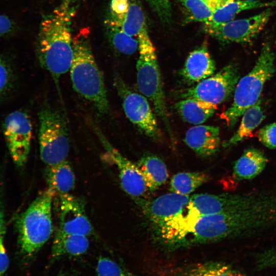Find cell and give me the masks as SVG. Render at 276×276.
<instances>
[{
	"label": "cell",
	"instance_id": "cell-1",
	"mask_svg": "<svg viewBox=\"0 0 276 276\" xmlns=\"http://www.w3.org/2000/svg\"><path fill=\"white\" fill-rule=\"evenodd\" d=\"M73 0H62L41 22L37 44L40 65L55 81L70 71L73 59L72 24L75 14Z\"/></svg>",
	"mask_w": 276,
	"mask_h": 276
},
{
	"label": "cell",
	"instance_id": "cell-2",
	"mask_svg": "<svg viewBox=\"0 0 276 276\" xmlns=\"http://www.w3.org/2000/svg\"><path fill=\"white\" fill-rule=\"evenodd\" d=\"M73 59L70 69L73 87L91 102L101 114H107L109 104L104 78L93 54L84 30L73 38Z\"/></svg>",
	"mask_w": 276,
	"mask_h": 276
},
{
	"label": "cell",
	"instance_id": "cell-3",
	"mask_svg": "<svg viewBox=\"0 0 276 276\" xmlns=\"http://www.w3.org/2000/svg\"><path fill=\"white\" fill-rule=\"evenodd\" d=\"M246 206L198 217L183 247L251 235L255 226L254 217Z\"/></svg>",
	"mask_w": 276,
	"mask_h": 276
},
{
	"label": "cell",
	"instance_id": "cell-4",
	"mask_svg": "<svg viewBox=\"0 0 276 276\" xmlns=\"http://www.w3.org/2000/svg\"><path fill=\"white\" fill-rule=\"evenodd\" d=\"M55 196L47 188L17 219L18 247L23 258L34 256L50 239L53 230L52 207Z\"/></svg>",
	"mask_w": 276,
	"mask_h": 276
},
{
	"label": "cell",
	"instance_id": "cell-5",
	"mask_svg": "<svg viewBox=\"0 0 276 276\" xmlns=\"http://www.w3.org/2000/svg\"><path fill=\"white\" fill-rule=\"evenodd\" d=\"M274 57L270 44L264 43L252 70L238 81L233 103L222 114L229 127L234 126L239 118L259 100L265 83L275 72Z\"/></svg>",
	"mask_w": 276,
	"mask_h": 276
},
{
	"label": "cell",
	"instance_id": "cell-6",
	"mask_svg": "<svg viewBox=\"0 0 276 276\" xmlns=\"http://www.w3.org/2000/svg\"><path fill=\"white\" fill-rule=\"evenodd\" d=\"M139 56L136 63V81L141 93L152 103L172 140L173 134L169 120L160 71L155 49L149 35L139 37Z\"/></svg>",
	"mask_w": 276,
	"mask_h": 276
},
{
	"label": "cell",
	"instance_id": "cell-7",
	"mask_svg": "<svg viewBox=\"0 0 276 276\" xmlns=\"http://www.w3.org/2000/svg\"><path fill=\"white\" fill-rule=\"evenodd\" d=\"M38 118L40 156L47 166L67 160L70 140L66 122L58 109L45 103L40 108Z\"/></svg>",
	"mask_w": 276,
	"mask_h": 276
},
{
	"label": "cell",
	"instance_id": "cell-8",
	"mask_svg": "<svg viewBox=\"0 0 276 276\" xmlns=\"http://www.w3.org/2000/svg\"><path fill=\"white\" fill-rule=\"evenodd\" d=\"M239 77L238 66L231 63L195 86L185 90L181 97L196 99L217 106L233 94Z\"/></svg>",
	"mask_w": 276,
	"mask_h": 276
},
{
	"label": "cell",
	"instance_id": "cell-9",
	"mask_svg": "<svg viewBox=\"0 0 276 276\" xmlns=\"http://www.w3.org/2000/svg\"><path fill=\"white\" fill-rule=\"evenodd\" d=\"M114 84L128 119L149 137L160 139L161 132L147 98L132 90L117 74L114 77Z\"/></svg>",
	"mask_w": 276,
	"mask_h": 276
},
{
	"label": "cell",
	"instance_id": "cell-10",
	"mask_svg": "<svg viewBox=\"0 0 276 276\" xmlns=\"http://www.w3.org/2000/svg\"><path fill=\"white\" fill-rule=\"evenodd\" d=\"M4 135L12 159L18 168L23 167L29 154L32 135L30 118L25 111L17 110L6 117Z\"/></svg>",
	"mask_w": 276,
	"mask_h": 276
},
{
	"label": "cell",
	"instance_id": "cell-11",
	"mask_svg": "<svg viewBox=\"0 0 276 276\" xmlns=\"http://www.w3.org/2000/svg\"><path fill=\"white\" fill-rule=\"evenodd\" d=\"M96 131L105 149L106 156L117 168L122 189L139 206L147 200L146 196L150 192L143 173L136 164L124 156L112 147L99 130Z\"/></svg>",
	"mask_w": 276,
	"mask_h": 276
},
{
	"label": "cell",
	"instance_id": "cell-12",
	"mask_svg": "<svg viewBox=\"0 0 276 276\" xmlns=\"http://www.w3.org/2000/svg\"><path fill=\"white\" fill-rule=\"evenodd\" d=\"M272 12L269 7L248 18L232 20L213 27H204V29L207 33L222 42L247 43L263 30Z\"/></svg>",
	"mask_w": 276,
	"mask_h": 276
},
{
	"label": "cell",
	"instance_id": "cell-13",
	"mask_svg": "<svg viewBox=\"0 0 276 276\" xmlns=\"http://www.w3.org/2000/svg\"><path fill=\"white\" fill-rule=\"evenodd\" d=\"M265 193L196 194L190 197L188 208L199 217L248 205L260 200Z\"/></svg>",
	"mask_w": 276,
	"mask_h": 276
},
{
	"label": "cell",
	"instance_id": "cell-14",
	"mask_svg": "<svg viewBox=\"0 0 276 276\" xmlns=\"http://www.w3.org/2000/svg\"><path fill=\"white\" fill-rule=\"evenodd\" d=\"M188 195L175 193L164 194L153 200H146L139 206L155 231L187 209Z\"/></svg>",
	"mask_w": 276,
	"mask_h": 276
},
{
	"label": "cell",
	"instance_id": "cell-15",
	"mask_svg": "<svg viewBox=\"0 0 276 276\" xmlns=\"http://www.w3.org/2000/svg\"><path fill=\"white\" fill-rule=\"evenodd\" d=\"M57 197L59 214L57 231L87 237L93 235L94 229L86 214L84 203L70 193Z\"/></svg>",
	"mask_w": 276,
	"mask_h": 276
},
{
	"label": "cell",
	"instance_id": "cell-16",
	"mask_svg": "<svg viewBox=\"0 0 276 276\" xmlns=\"http://www.w3.org/2000/svg\"><path fill=\"white\" fill-rule=\"evenodd\" d=\"M184 141L198 155L203 157L211 156L219 148V128L202 125L192 127L186 132Z\"/></svg>",
	"mask_w": 276,
	"mask_h": 276
},
{
	"label": "cell",
	"instance_id": "cell-17",
	"mask_svg": "<svg viewBox=\"0 0 276 276\" xmlns=\"http://www.w3.org/2000/svg\"><path fill=\"white\" fill-rule=\"evenodd\" d=\"M216 69L215 62L207 47L203 44L191 52L181 70V75L189 84L199 82L211 76Z\"/></svg>",
	"mask_w": 276,
	"mask_h": 276
},
{
	"label": "cell",
	"instance_id": "cell-18",
	"mask_svg": "<svg viewBox=\"0 0 276 276\" xmlns=\"http://www.w3.org/2000/svg\"><path fill=\"white\" fill-rule=\"evenodd\" d=\"M268 159L264 153L257 148H249L236 162L233 176L238 181L252 179L265 169Z\"/></svg>",
	"mask_w": 276,
	"mask_h": 276
},
{
	"label": "cell",
	"instance_id": "cell-19",
	"mask_svg": "<svg viewBox=\"0 0 276 276\" xmlns=\"http://www.w3.org/2000/svg\"><path fill=\"white\" fill-rule=\"evenodd\" d=\"M45 177L48 188L55 196L69 194L75 186V175L68 161L47 166Z\"/></svg>",
	"mask_w": 276,
	"mask_h": 276
},
{
	"label": "cell",
	"instance_id": "cell-20",
	"mask_svg": "<svg viewBox=\"0 0 276 276\" xmlns=\"http://www.w3.org/2000/svg\"><path fill=\"white\" fill-rule=\"evenodd\" d=\"M87 236L56 232L53 240L51 258L55 260L63 256H80L85 253L89 247Z\"/></svg>",
	"mask_w": 276,
	"mask_h": 276
},
{
	"label": "cell",
	"instance_id": "cell-21",
	"mask_svg": "<svg viewBox=\"0 0 276 276\" xmlns=\"http://www.w3.org/2000/svg\"><path fill=\"white\" fill-rule=\"evenodd\" d=\"M274 6H276L275 1L234 0L214 11L210 19L204 23V27H213L232 20L236 15L244 10Z\"/></svg>",
	"mask_w": 276,
	"mask_h": 276
},
{
	"label": "cell",
	"instance_id": "cell-22",
	"mask_svg": "<svg viewBox=\"0 0 276 276\" xmlns=\"http://www.w3.org/2000/svg\"><path fill=\"white\" fill-rule=\"evenodd\" d=\"M175 108L185 121L198 125L212 117L217 107L200 100L188 98L176 103Z\"/></svg>",
	"mask_w": 276,
	"mask_h": 276
},
{
	"label": "cell",
	"instance_id": "cell-23",
	"mask_svg": "<svg viewBox=\"0 0 276 276\" xmlns=\"http://www.w3.org/2000/svg\"><path fill=\"white\" fill-rule=\"evenodd\" d=\"M128 35L137 39L148 34L144 12L135 2H130L128 10L124 13L108 15Z\"/></svg>",
	"mask_w": 276,
	"mask_h": 276
},
{
	"label": "cell",
	"instance_id": "cell-24",
	"mask_svg": "<svg viewBox=\"0 0 276 276\" xmlns=\"http://www.w3.org/2000/svg\"><path fill=\"white\" fill-rule=\"evenodd\" d=\"M136 164L143 173L150 192L158 189L167 180L168 174L166 166L158 156L146 154Z\"/></svg>",
	"mask_w": 276,
	"mask_h": 276
},
{
	"label": "cell",
	"instance_id": "cell-25",
	"mask_svg": "<svg viewBox=\"0 0 276 276\" xmlns=\"http://www.w3.org/2000/svg\"><path fill=\"white\" fill-rule=\"evenodd\" d=\"M242 116L239 127L233 135L224 143V147H232L252 136L254 130L265 118L261 100L248 108Z\"/></svg>",
	"mask_w": 276,
	"mask_h": 276
},
{
	"label": "cell",
	"instance_id": "cell-26",
	"mask_svg": "<svg viewBox=\"0 0 276 276\" xmlns=\"http://www.w3.org/2000/svg\"><path fill=\"white\" fill-rule=\"evenodd\" d=\"M179 276H247L226 263L209 261L194 263L182 268Z\"/></svg>",
	"mask_w": 276,
	"mask_h": 276
},
{
	"label": "cell",
	"instance_id": "cell-27",
	"mask_svg": "<svg viewBox=\"0 0 276 276\" xmlns=\"http://www.w3.org/2000/svg\"><path fill=\"white\" fill-rule=\"evenodd\" d=\"M109 41L119 52L126 55H131L139 49L137 39L124 32L110 17L104 21Z\"/></svg>",
	"mask_w": 276,
	"mask_h": 276
},
{
	"label": "cell",
	"instance_id": "cell-28",
	"mask_svg": "<svg viewBox=\"0 0 276 276\" xmlns=\"http://www.w3.org/2000/svg\"><path fill=\"white\" fill-rule=\"evenodd\" d=\"M209 177L203 172H180L174 175L170 181V191L188 195L207 181Z\"/></svg>",
	"mask_w": 276,
	"mask_h": 276
},
{
	"label": "cell",
	"instance_id": "cell-29",
	"mask_svg": "<svg viewBox=\"0 0 276 276\" xmlns=\"http://www.w3.org/2000/svg\"><path fill=\"white\" fill-rule=\"evenodd\" d=\"M188 12L191 20L206 22L213 11L203 0H178Z\"/></svg>",
	"mask_w": 276,
	"mask_h": 276
},
{
	"label": "cell",
	"instance_id": "cell-30",
	"mask_svg": "<svg viewBox=\"0 0 276 276\" xmlns=\"http://www.w3.org/2000/svg\"><path fill=\"white\" fill-rule=\"evenodd\" d=\"M96 270L98 276H139L106 257H101L99 258Z\"/></svg>",
	"mask_w": 276,
	"mask_h": 276
},
{
	"label": "cell",
	"instance_id": "cell-31",
	"mask_svg": "<svg viewBox=\"0 0 276 276\" xmlns=\"http://www.w3.org/2000/svg\"><path fill=\"white\" fill-rule=\"evenodd\" d=\"M14 83V75L11 66L0 56V101L10 93Z\"/></svg>",
	"mask_w": 276,
	"mask_h": 276
},
{
	"label": "cell",
	"instance_id": "cell-32",
	"mask_svg": "<svg viewBox=\"0 0 276 276\" xmlns=\"http://www.w3.org/2000/svg\"><path fill=\"white\" fill-rule=\"evenodd\" d=\"M146 1L162 22L166 24L171 22L172 8L169 0Z\"/></svg>",
	"mask_w": 276,
	"mask_h": 276
},
{
	"label": "cell",
	"instance_id": "cell-33",
	"mask_svg": "<svg viewBox=\"0 0 276 276\" xmlns=\"http://www.w3.org/2000/svg\"><path fill=\"white\" fill-rule=\"evenodd\" d=\"M259 141L270 149L276 148V122L265 125L256 133Z\"/></svg>",
	"mask_w": 276,
	"mask_h": 276
},
{
	"label": "cell",
	"instance_id": "cell-34",
	"mask_svg": "<svg viewBox=\"0 0 276 276\" xmlns=\"http://www.w3.org/2000/svg\"><path fill=\"white\" fill-rule=\"evenodd\" d=\"M129 4V0H111L109 13L114 15L124 13L128 10Z\"/></svg>",
	"mask_w": 276,
	"mask_h": 276
},
{
	"label": "cell",
	"instance_id": "cell-35",
	"mask_svg": "<svg viewBox=\"0 0 276 276\" xmlns=\"http://www.w3.org/2000/svg\"><path fill=\"white\" fill-rule=\"evenodd\" d=\"M4 235H0V276H4L9 266V258L4 243Z\"/></svg>",
	"mask_w": 276,
	"mask_h": 276
},
{
	"label": "cell",
	"instance_id": "cell-36",
	"mask_svg": "<svg viewBox=\"0 0 276 276\" xmlns=\"http://www.w3.org/2000/svg\"><path fill=\"white\" fill-rule=\"evenodd\" d=\"M13 23L7 16L0 15V37L10 32L13 29Z\"/></svg>",
	"mask_w": 276,
	"mask_h": 276
},
{
	"label": "cell",
	"instance_id": "cell-37",
	"mask_svg": "<svg viewBox=\"0 0 276 276\" xmlns=\"http://www.w3.org/2000/svg\"><path fill=\"white\" fill-rule=\"evenodd\" d=\"M6 233V222L3 201L2 188L0 187V235H5Z\"/></svg>",
	"mask_w": 276,
	"mask_h": 276
},
{
	"label": "cell",
	"instance_id": "cell-38",
	"mask_svg": "<svg viewBox=\"0 0 276 276\" xmlns=\"http://www.w3.org/2000/svg\"><path fill=\"white\" fill-rule=\"evenodd\" d=\"M213 12L234 0H203Z\"/></svg>",
	"mask_w": 276,
	"mask_h": 276
},
{
	"label": "cell",
	"instance_id": "cell-39",
	"mask_svg": "<svg viewBox=\"0 0 276 276\" xmlns=\"http://www.w3.org/2000/svg\"><path fill=\"white\" fill-rule=\"evenodd\" d=\"M247 1H257V0H247Z\"/></svg>",
	"mask_w": 276,
	"mask_h": 276
},
{
	"label": "cell",
	"instance_id": "cell-40",
	"mask_svg": "<svg viewBox=\"0 0 276 276\" xmlns=\"http://www.w3.org/2000/svg\"><path fill=\"white\" fill-rule=\"evenodd\" d=\"M60 276H65V275H60Z\"/></svg>",
	"mask_w": 276,
	"mask_h": 276
}]
</instances>
